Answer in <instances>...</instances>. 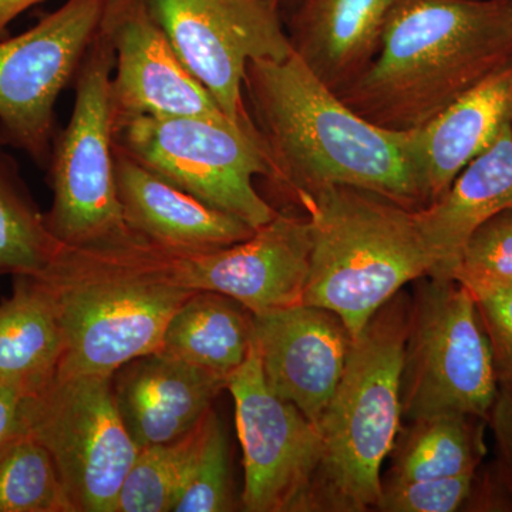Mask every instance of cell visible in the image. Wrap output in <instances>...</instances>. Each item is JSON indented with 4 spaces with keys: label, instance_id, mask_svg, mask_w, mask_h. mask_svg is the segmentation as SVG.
Segmentation results:
<instances>
[{
    "label": "cell",
    "instance_id": "obj_1",
    "mask_svg": "<svg viewBox=\"0 0 512 512\" xmlns=\"http://www.w3.org/2000/svg\"><path fill=\"white\" fill-rule=\"evenodd\" d=\"M244 96L271 167L269 180L293 197L345 185L412 210L426 207L417 130H387L366 120L295 53L249 63Z\"/></svg>",
    "mask_w": 512,
    "mask_h": 512
},
{
    "label": "cell",
    "instance_id": "obj_2",
    "mask_svg": "<svg viewBox=\"0 0 512 512\" xmlns=\"http://www.w3.org/2000/svg\"><path fill=\"white\" fill-rule=\"evenodd\" d=\"M512 63V0H397L372 62L338 93L366 120L423 127Z\"/></svg>",
    "mask_w": 512,
    "mask_h": 512
},
{
    "label": "cell",
    "instance_id": "obj_3",
    "mask_svg": "<svg viewBox=\"0 0 512 512\" xmlns=\"http://www.w3.org/2000/svg\"><path fill=\"white\" fill-rule=\"evenodd\" d=\"M30 276L59 313L62 375H114L131 360L160 352L168 322L197 292L185 282L180 252L141 237L60 244L49 265Z\"/></svg>",
    "mask_w": 512,
    "mask_h": 512
},
{
    "label": "cell",
    "instance_id": "obj_4",
    "mask_svg": "<svg viewBox=\"0 0 512 512\" xmlns=\"http://www.w3.org/2000/svg\"><path fill=\"white\" fill-rule=\"evenodd\" d=\"M295 200L311 225L303 303L338 313L353 339L407 285L436 275L416 210L345 185L298 192Z\"/></svg>",
    "mask_w": 512,
    "mask_h": 512
},
{
    "label": "cell",
    "instance_id": "obj_5",
    "mask_svg": "<svg viewBox=\"0 0 512 512\" xmlns=\"http://www.w3.org/2000/svg\"><path fill=\"white\" fill-rule=\"evenodd\" d=\"M412 293L403 289L353 340L318 423L320 450L306 512H366L382 497V467L400 431V377Z\"/></svg>",
    "mask_w": 512,
    "mask_h": 512
},
{
    "label": "cell",
    "instance_id": "obj_6",
    "mask_svg": "<svg viewBox=\"0 0 512 512\" xmlns=\"http://www.w3.org/2000/svg\"><path fill=\"white\" fill-rule=\"evenodd\" d=\"M498 392L474 296L454 279H417L400 377L402 419L487 420Z\"/></svg>",
    "mask_w": 512,
    "mask_h": 512
},
{
    "label": "cell",
    "instance_id": "obj_7",
    "mask_svg": "<svg viewBox=\"0 0 512 512\" xmlns=\"http://www.w3.org/2000/svg\"><path fill=\"white\" fill-rule=\"evenodd\" d=\"M113 72V47L99 29L74 79L72 116L56 134L46 168L52 190L46 225L67 247L138 237L127 227L117 195L110 103Z\"/></svg>",
    "mask_w": 512,
    "mask_h": 512
},
{
    "label": "cell",
    "instance_id": "obj_8",
    "mask_svg": "<svg viewBox=\"0 0 512 512\" xmlns=\"http://www.w3.org/2000/svg\"><path fill=\"white\" fill-rule=\"evenodd\" d=\"M19 433L49 451L74 512H117L138 448L121 420L113 375H62L23 399Z\"/></svg>",
    "mask_w": 512,
    "mask_h": 512
},
{
    "label": "cell",
    "instance_id": "obj_9",
    "mask_svg": "<svg viewBox=\"0 0 512 512\" xmlns=\"http://www.w3.org/2000/svg\"><path fill=\"white\" fill-rule=\"evenodd\" d=\"M116 144L137 163L192 197L259 228L276 210L255 187L271 177L258 131L205 117H141L121 127Z\"/></svg>",
    "mask_w": 512,
    "mask_h": 512
},
{
    "label": "cell",
    "instance_id": "obj_10",
    "mask_svg": "<svg viewBox=\"0 0 512 512\" xmlns=\"http://www.w3.org/2000/svg\"><path fill=\"white\" fill-rule=\"evenodd\" d=\"M107 0H67L18 36L0 39V141L47 168L56 103L74 83Z\"/></svg>",
    "mask_w": 512,
    "mask_h": 512
},
{
    "label": "cell",
    "instance_id": "obj_11",
    "mask_svg": "<svg viewBox=\"0 0 512 512\" xmlns=\"http://www.w3.org/2000/svg\"><path fill=\"white\" fill-rule=\"evenodd\" d=\"M171 45L237 126H252L244 96L248 64L293 50L281 10L265 0H147Z\"/></svg>",
    "mask_w": 512,
    "mask_h": 512
},
{
    "label": "cell",
    "instance_id": "obj_12",
    "mask_svg": "<svg viewBox=\"0 0 512 512\" xmlns=\"http://www.w3.org/2000/svg\"><path fill=\"white\" fill-rule=\"evenodd\" d=\"M227 390L244 453L242 510L306 512L319 460L318 424L272 393L254 339L245 362L229 375Z\"/></svg>",
    "mask_w": 512,
    "mask_h": 512
},
{
    "label": "cell",
    "instance_id": "obj_13",
    "mask_svg": "<svg viewBox=\"0 0 512 512\" xmlns=\"http://www.w3.org/2000/svg\"><path fill=\"white\" fill-rule=\"evenodd\" d=\"M100 30L114 52L110 103L116 134L141 117L229 121L181 62L147 0H107Z\"/></svg>",
    "mask_w": 512,
    "mask_h": 512
},
{
    "label": "cell",
    "instance_id": "obj_14",
    "mask_svg": "<svg viewBox=\"0 0 512 512\" xmlns=\"http://www.w3.org/2000/svg\"><path fill=\"white\" fill-rule=\"evenodd\" d=\"M311 249L306 215L276 211L251 238L215 251L181 254V265L194 291L222 293L261 315L303 303Z\"/></svg>",
    "mask_w": 512,
    "mask_h": 512
},
{
    "label": "cell",
    "instance_id": "obj_15",
    "mask_svg": "<svg viewBox=\"0 0 512 512\" xmlns=\"http://www.w3.org/2000/svg\"><path fill=\"white\" fill-rule=\"evenodd\" d=\"M252 332L269 389L318 424L355 340L343 319L330 309L301 303L252 315Z\"/></svg>",
    "mask_w": 512,
    "mask_h": 512
},
{
    "label": "cell",
    "instance_id": "obj_16",
    "mask_svg": "<svg viewBox=\"0 0 512 512\" xmlns=\"http://www.w3.org/2000/svg\"><path fill=\"white\" fill-rule=\"evenodd\" d=\"M227 383V377L163 352L137 357L113 375L117 409L138 448L191 433Z\"/></svg>",
    "mask_w": 512,
    "mask_h": 512
},
{
    "label": "cell",
    "instance_id": "obj_17",
    "mask_svg": "<svg viewBox=\"0 0 512 512\" xmlns=\"http://www.w3.org/2000/svg\"><path fill=\"white\" fill-rule=\"evenodd\" d=\"M117 195L127 227L158 247L180 252L215 251L254 235L241 218L192 197L154 174L116 144Z\"/></svg>",
    "mask_w": 512,
    "mask_h": 512
},
{
    "label": "cell",
    "instance_id": "obj_18",
    "mask_svg": "<svg viewBox=\"0 0 512 512\" xmlns=\"http://www.w3.org/2000/svg\"><path fill=\"white\" fill-rule=\"evenodd\" d=\"M397 0H295L284 20L293 53L333 92L355 82L379 49Z\"/></svg>",
    "mask_w": 512,
    "mask_h": 512
},
{
    "label": "cell",
    "instance_id": "obj_19",
    "mask_svg": "<svg viewBox=\"0 0 512 512\" xmlns=\"http://www.w3.org/2000/svg\"><path fill=\"white\" fill-rule=\"evenodd\" d=\"M508 123H512V63L416 128L427 205L439 200L461 171L493 146Z\"/></svg>",
    "mask_w": 512,
    "mask_h": 512
},
{
    "label": "cell",
    "instance_id": "obj_20",
    "mask_svg": "<svg viewBox=\"0 0 512 512\" xmlns=\"http://www.w3.org/2000/svg\"><path fill=\"white\" fill-rule=\"evenodd\" d=\"M510 208L512 123L461 171L439 200L416 210L421 232L439 262L434 278L453 279L461 249L474 229Z\"/></svg>",
    "mask_w": 512,
    "mask_h": 512
},
{
    "label": "cell",
    "instance_id": "obj_21",
    "mask_svg": "<svg viewBox=\"0 0 512 512\" xmlns=\"http://www.w3.org/2000/svg\"><path fill=\"white\" fill-rule=\"evenodd\" d=\"M63 353L52 296L35 276L16 275L13 295L0 303V379L35 392L56 375Z\"/></svg>",
    "mask_w": 512,
    "mask_h": 512
},
{
    "label": "cell",
    "instance_id": "obj_22",
    "mask_svg": "<svg viewBox=\"0 0 512 512\" xmlns=\"http://www.w3.org/2000/svg\"><path fill=\"white\" fill-rule=\"evenodd\" d=\"M252 335V313L242 303L197 291L168 322L160 352L228 379L247 359Z\"/></svg>",
    "mask_w": 512,
    "mask_h": 512
},
{
    "label": "cell",
    "instance_id": "obj_23",
    "mask_svg": "<svg viewBox=\"0 0 512 512\" xmlns=\"http://www.w3.org/2000/svg\"><path fill=\"white\" fill-rule=\"evenodd\" d=\"M478 417L436 416L400 427L382 484H406L476 474L487 453Z\"/></svg>",
    "mask_w": 512,
    "mask_h": 512
},
{
    "label": "cell",
    "instance_id": "obj_24",
    "mask_svg": "<svg viewBox=\"0 0 512 512\" xmlns=\"http://www.w3.org/2000/svg\"><path fill=\"white\" fill-rule=\"evenodd\" d=\"M6 148L0 141V274L37 275L60 244L33 201L18 161Z\"/></svg>",
    "mask_w": 512,
    "mask_h": 512
},
{
    "label": "cell",
    "instance_id": "obj_25",
    "mask_svg": "<svg viewBox=\"0 0 512 512\" xmlns=\"http://www.w3.org/2000/svg\"><path fill=\"white\" fill-rule=\"evenodd\" d=\"M0 512H74L55 461L28 434L0 447Z\"/></svg>",
    "mask_w": 512,
    "mask_h": 512
},
{
    "label": "cell",
    "instance_id": "obj_26",
    "mask_svg": "<svg viewBox=\"0 0 512 512\" xmlns=\"http://www.w3.org/2000/svg\"><path fill=\"white\" fill-rule=\"evenodd\" d=\"M197 427L171 443L138 450L121 485L117 512L175 511L194 453Z\"/></svg>",
    "mask_w": 512,
    "mask_h": 512
},
{
    "label": "cell",
    "instance_id": "obj_27",
    "mask_svg": "<svg viewBox=\"0 0 512 512\" xmlns=\"http://www.w3.org/2000/svg\"><path fill=\"white\" fill-rule=\"evenodd\" d=\"M232 510H235V503L227 431L211 409L198 424L194 453L174 512Z\"/></svg>",
    "mask_w": 512,
    "mask_h": 512
},
{
    "label": "cell",
    "instance_id": "obj_28",
    "mask_svg": "<svg viewBox=\"0 0 512 512\" xmlns=\"http://www.w3.org/2000/svg\"><path fill=\"white\" fill-rule=\"evenodd\" d=\"M453 279L471 295L512 282V208L474 229L461 249Z\"/></svg>",
    "mask_w": 512,
    "mask_h": 512
},
{
    "label": "cell",
    "instance_id": "obj_29",
    "mask_svg": "<svg viewBox=\"0 0 512 512\" xmlns=\"http://www.w3.org/2000/svg\"><path fill=\"white\" fill-rule=\"evenodd\" d=\"M476 474L434 478L406 484H382L376 511L453 512L467 505Z\"/></svg>",
    "mask_w": 512,
    "mask_h": 512
},
{
    "label": "cell",
    "instance_id": "obj_30",
    "mask_svg": "<svg viewBox=\"0 0 512 512\" xmlns=\"http://www.w3.org/2000/svg\"><path fill=\"white\" fill-rule=\"evenodd\" d=\"M493 430L495 460L488 468L480 488L474 485L477 510L512 511V397L498 392L487 419Z\"/></svg>",
    "mask_w": 512,
    "mask_h": 512
},
{
    "label": "cell",
    "instance_id": "obj_31",
    "mask_svg": "<svg viewBox=\"0 0 512 512\" xmlns=\"http://www.w3.org/2000/svg\"><path fill=\"white\" fill-rule=\"evenodd\" d=\"M473 296L490 343L498 389L512 397V282Z\"/></svg>",
    "mask_w": 512,
    "mask_h": 512
},
{
    "label": "cell",
    "instance_id": "obj_32",
    "mask_svg": "<svg viewBox=\"0 0 512 512\" xmlns=\"http://www.w3.org/2000/svg\"><path fill=\"white\" fill-rule=\"evenodd\" d=\"M26 392L18 384L0 379V447L19 433L20 412Z\"/></svg>",
    "mask_w": 512,
    "mask_h": 512
},
{
    "label": "cell",
    "instance_id": "obj_33",
    "mask_svg": "<svg viewBox=\"0 0 512 512\" xmlns=\"http://www.w3.org/2000/svg\"><path fill=\"white\" fill-rule=\"evenodd\" d=\"M42 2L43 0H0V39L8 36V28L13 20Z\"/></svg>",
    "mask_w": 512,
    "mask_h": 512
},
{
    "label": "cell",
    "instance_id": "obj_34",
    "mask_svg": "<svg viewBox=\"0 0 512 512\" xmlns=\"http://www.w3.org/2000/svg\"><path fill=\"white\" fill-rule=\"evenodd\" d=\"M265 2L284 13V10L288 9L295 0H265Z\"/></svg>",
    "mask_w": 512,
    "mask_h": 512
}]
</instances>
